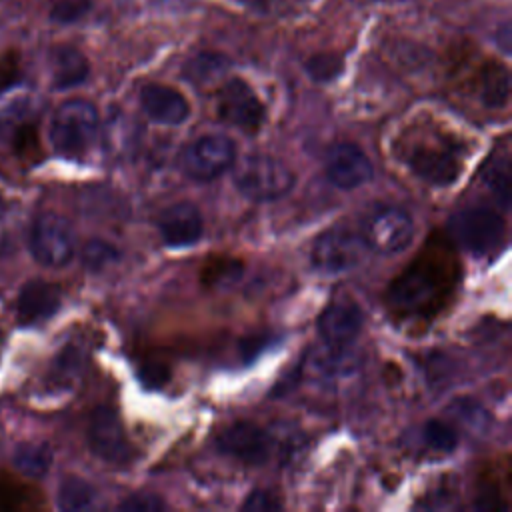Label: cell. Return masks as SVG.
Masks as SVG:
<instances>
[{"label":"cell","instance_id":"obj_1","mask_svg":"<svg viewBox=\"0 0 512 512\" xmlns=\"http://www.w3.org/2000/svg\"><path fill=\"white\" fill-rule=\"evenodd\" d=\"M460 280L458 260L444 238H430L422 252L390 282L386 304L398 318H432Z\"/></svg>","mask_w":512,"mask_h":512},{"label":"cell","instance_id":"obj_2","mask_svg":"<svg viewBox=\"0 0 512 512\" xmlns=\"http://www.w3.org/2000/svg\"><path fill=\"white\" fill-rule=\"evenodd\" d=\"M238 192L254 202H272L292 192L296 176L292 168L270 154H248L234 168Z\"/></svg>","mask_w":512,"mask_h":512},{"label":"cell","instance_id":"obj_3","mask_svg":"<svg viewBox=\"0 0 512 512\" xmlns=\"http://www.w3.org/2000/svg\"><path fill=\"white\" fill-rule=\"evenodd\" d=\"M98 136V110L92 102L74 98L58 106L50 122L52 148L66 158L84 156Z\"/></svg>","mask_w":512,"mask_h":512},{"label":"cell","instance_id":"obj_4","mask_svg":"<svg viewBox=\"0 0 512 512\" xmlns=\"http://www.w3.org/2000/svg\"><path fill=\"white\" fill-rule=\"evenodd\" d=\"M448 234L464 250L476 256H490L504 244L506 224L498 212L472 206L448 218Z\"/></svg>","mask_w":512,"mask_h":512},{"label":"cell","instance_id":"obj_5","mask_svg":"<svg viewBox=\"0 0 512 512\" xmlns=\"http://www.w3.org/2000/svg\"><path fill=\"white\" fill-rule=\"evenodd\" d=\"M32 256L50 268L64 266L74 256V232L70 222L56 212H42L34 218L28 234Z\"/></svg>","mask_w":512,"mask_h":512},{"label":"cell","instance_id":"obj_6","mask_svg":"<svg viewBox=\"0 0 512 512\" xmlns=\"http://www.w3.org/2000/svg\"><path fill=\"white\" fill-rule=\"evenodd\" d=\"M236 160V146L224 134H204L190 142L182 156L180 166L186 176L198 182H210L222 176Z\"/></svg>","mask_w":512,"mask_h":512},{"label":"cell","instance_id":"obj_7","mask_svg":"<svg viewBox=\"0 0 512 512\" xmlns=\"http://www.w3.org/2000/svg\"><path fill=\"white\" fill-rule=\"evenodd\" d=\"M368 252L362 236L346 228H330L322 232L310 250V260L324 274H342L356 268Z\"/></svg>","mask_w":512,"mask_h":512},{"label":"cell","instance_id":"obj_8","mask_svg":"<svg viewBox=\"0 0 512 512\" xmlns=\"http://www.w3.org/2000/svg\"><path fill=\"white\" fill-rule=\"evenodd\" d=\"M404 158L408 168L430 186H450L462 172L458 148L440 140H418Z\"/></svg>","mask_w":512,"mask_h":512},{"label":"cell","instance_id":"obj_9","mask_svg":"<svg viewBox=\"0 0 512 512\" xmlns=\"http://www.w3.org/2000/svg\"><path fill=\"white\" fill-rule=\"evenodd\" d=\"M216 110L222 122L256 134L264 122L266 110L252 86L242 78H230L218 92Z\"/></svg>","mask_w":512,"mask_h":512},{"label":"cell","instance_id":"obj_10","mask_svg":"<svg viewBox=\"0 0 512 512\" xmlns=\"http://www.w3.org/2000/svg\"><path fill=\"white\" fill-rule=\"evenodd\" d=\"M414 238V220L400 206L378 208L364 228L368 248L380 254H396L406 250Z\"/></svg>","mask_w":512,"mask_h":512},{"label":"cell","instance_id":"obj_11","mask_svg":"<svg viewBox=\"0 0 512 512\" xmlns=\"http://www.w3.org/2000/svg\"><path fill=\"white\" fill-rule=\"evenodd\" d=\"M88 444L92 452L114 466H124L132 460V446L126 438L118 414L110 406H96L88 420Z\"/></svg>","mask_w":512,"mask_h":512},{"label":"cell","instance_id":"obj_12","mask_svg":"<svg viewBox=\"0 0 512 512\" xmlns=\"http://www.w3.org/2000/svg\"><path fill=\"white\" fill-rule=\"evenodd\" d=\"M216 448L222 454L232 456V458H236L244 464L258 466V464H264L268 460L272 440L254 422L238 420V422H232L230 426H226L218 434Z\"/></svg>","mask_w":512,"mask_h":512},{"label":"cell","instance_id":"obj_13","mask_svg":"<svg viewBox=\"0 0 512 512\" xmlns=\"http://www.w3.org/2000/svg\"><path fill=\"white\" fill-rule=\"evenodd\" d=\"M374 174L372 160L354 142H340L328 150L326 178L340 190H352L366 184Z\"/></svg>","mask_w":512,"mask_h":512},{"label":"cell","instance_id":"obj_14","mask_svg":"<svg viewBox=\"0 0 512 512\" xmlns=\"http://www.w3.org/2000/svg\"><path fill=\"white\" fill-rule=\"evenodd\" d=\"M160 238L170 248H186L196 244L204 232L200 210L192 202H176L164 208L156 220Z\"/></svg>","mask_w":512,"mask_h":512},{"label":"cell","instance_id":"obj_15","mask_svg":"<svg viewBox=\"0 0 512 512\" xmlns=\"http://www.w3.org/2000/svg\"><path fill=\"white\" fill-rule=\"evenodd\" d=\"M362 324L364 314L360 306L350 300L330 302L316 320L318 334L328 346H350L360 334Z\"/></svg>","mask_w":512,"mask_h":512},{"label":"cell","instance_id":"obj_16","mask_svg":"<svg viewBox=\"0 0 512 512\" xmlns=\"http://www.w3.org/2000/svg\"><path fill=\"white\" fill-rule=\"evenodd\" d=\"M140 106L148 118L164 126H178L190 114L188 100L182 92L166 84H146L140 90Z\"/></svg>","mask_w":512,"mask_h":512},{"label":"cell","instance_id":"obj_17","mask_svg":"<svg viewBox=\"0 0 512 512\" xmlns=\"http://www.w3.org/2000/svg\"><path fill=\"white\" fill-rule=\"evenodd\" d=\"M62 302L60 286L44 280L26 282L16 300V314L22 324H34L50 318Z\"/></svg>","mask_w":512,"mask_h":512},{"label":"cell","instance_id":"obj_18","mask_svg":"<svg viewBox=\"0 0 512 512\" xmlns=\"http://www.w3.org/2000/svg\"><path fill=\"white\" fill-rule=\"evenodd\" d=\"M90 74L86 56L74 46H58L52 52V84L58 90H68L82 84Z\"/></svg>","mask_w":512,"mask_h":512},{"label":"cell","instance_id":"obj_19","mask_svg":"<svg viewBox=\"0 0 512 512\" xmlns=\"http://www.w3.org/2000/svg\"><path fill=\"white\" fill-rule=\"evenodd\" d=\"M478 96L488 108H502L510 96V72L502 62L490 60L478 74Z\"/></svg>","mask_w":512,"mask_h":512},{"label":"cell","instance_id":"obj_20","mask_svg":"<svg viewBox=\"0 0 512 512\" xmlns=\"http://www.w3.org/2000/svg\"><path fill=\"white\" fill-rule=\"evenodd\" d=\"M512 170H510V158L508 154H496L490 158L482 170L484 186L490 190V194L500 202L502 210H508L510 206V192H512Z\"/></svg>","mask_w":512,"mask_h":512},{"label":"cell","instance_id":"obj_21","mask_svg":"<svg viewBox=\"0 0 512 512\" xmlns=\"http://www.w3.org/2000/svg\"><path fill=\"white\" fill-rule=\"evenodd\" d=\"M244 264L232 256H212L200 268V284L204 288H226L240 280Z\"/></svg>","mask_w":512,"mask_h":512},{"label":"cell","instance_id":"obj_22","mask_svg":"<svg viewBox=\"0 0 512 512\" xmlns=\"http://www.w3.org/2000/svg\"><path fill=\"white\" fill-rule=\"evenodd\" d=\"M12 462L28 478H42L52 464V450L44 442H24L14 450Z\"/></svg>","mask_w":512,"mask_h":512},{"label":"cell","instance_id":"obj_23","mask_svg":"<svg viewBox=\"0 0 512 512\" xmlns=\"http://www.w3.org/2000/svg\"><path fill=\"white\" fill-rule=\"evenodd\" d=\"M96 500H98V494L94 486L76 476L62 480L58 488V508L66 512L92 510L96 506Z\"/></svg>","mask_w":512,"mask_h":512},{"label":"cell","instance_id":"obj_24","mask_svg":"<svg viewBox=\"0 0 512 512\" xmlns=\"http://www.w3.org/2000/svg\"><path fill=\"white\" fill-rule=\"evenodd\" d=\"M310 364L316 372L330 378L350 374L356 368L354 354L348 350V346H328V344H324L322 350L310 356Z\"/></svg>","mask_w":512,"mask_h":512},{"label":"cell","instance_id":"obj_25","mask_svg":"<svg viewBox=\"0 0 512 512\" xmlns=\"http://www.w3.org/2000/svg\"><path fill=\"white\" fill-rule=\"evenodd\" d=\"M226 68H228V60L222 54L202 52L192 60H188V64L184 66V76L194 84H204L218 78Z\"/></svg>","mask_w":512,"mask_h":512},{"label":"cell","instance_id":"obj_26","mask_svg":"<svg viewBox=\"0 0 512 512\" xmlns=\"http://www.w3.org/2000/svg\"><path fill=\"white\" fill-rule=\"evenodd\" d=\"M84 366V352L78 346H66L52 366V382L60 386H70L78 380Z\"/></svg>","mask_w":512,"mask_h":512},{"label":"cell","instance_id":"obj_27","mask_svg":"<svg viewBox=\"0 0 512 512\" xmlns=\"http://www.w3.org/2000/svg\"><path fill=\"white\" fill-rule=\"evenodd\" d=\"M118 258H120L118 248L102 238H92L82 248V264L92 272H100L108 268L110 264L118 262Z\"/></svg>","mask_w":512,"mask_h":512},{"label":"cell","instance_id":"obj_28","mask_svg":"<svg viewBox=\"0 0 512 512\" xmlns=\"http://www.w3.org/2000/svg\"><path fill=\"white\" fill-rule=\"evenodd\" d=\"M38 492L14 480H0V510H22L36 506Z\"/></svg>","mask_w":512,"mask_h":512},{"label":"cell","instance_id":"obj_29","mask_svg":"<svg viewBox=\"0 0 512 512\" xmlns=\"http://www.w3.org/2000/svg\"><path fill=\"white\" fill-rule=\"evenodd\" d=\"M308 76L314 80V82H332L336 76H340L342 68H344V62L338 54H332V52H320V54H314L306 60L304 64Z\"/></svg>","mask_w":512,"mask_h":512},{"label":"cell","instance_id":"obj_30","mask_svg":"<svg viewBox=\"0 0 512 512\" xmlns=\"http://www.w3.org/2000/svg\"><path fill=\"white\" fill-rule=\"evenodd\" d=\"M424 442L434 452H452L458 444V436L452 426H448L444 420H428L422 430Z\"/></svg>","mask_w":512,"mask_h":512},{"label":"cell","instance_id":"obj_31","mask_svg":"<svg viewBox=\"0 0 512 512\" xmlns=\"http://www.w3.org/2000/svg\"><path fill=\"white\" fill-rule=\"evenodd\" d=\"M8 144L24 160H38V156H40V138H38V130L32 120L18 126L14 130V134L8 138Z\"/></svg>","mask_w":512,"mask_h":512},{"label":"cell","instance_id":"obj_32","mask_svg":"<svg viewBox=\"0 0 512 512\" xmlns=\"http://www.w3.org/2000/svg\"><path fill=\"white\" fill-rule=\"evenodd\" d=\"M32 120V108L26 100H14L0 110V140L8 142L18 126Z\"/></svg>","mask_w":512,"mask_h":512},{"label":"cell","instance_id":"obj_33","mask_svg":"<svg viewBox=\"0 0 512 512\" xmlns=\"http://www.w3.org/2000/svg\"><path fill=\"white\" fill-rule=\"evenodd\" d=\"M164 508H166V502L152 492L132 494L118 504V510H128V512H160Z\"/></svg>","mask_w":512,"mask_h":512},{"label":"cell","instance_id":"obj_34","mask_svg":"<svg viewBox=\"0 0 512 512\" xmlns=\"http://www.w3.org/2000/svg\"><path fill=\"white\" fill-rule=\"evenodd\" d=\"M138 378L146 388H160L170 380V368L160 360H146L138 368Z\"/></svg>","mask_w":512,"mask_h":512},{"label":"cell","instance_id":"obj_35","mask_svg":"<svg viewBox=\"0 0 512 512\" xmlns=\"http://www.w3.org/2000/svg\"><path fill=\"white\" fill-rule=\"evenodd\" d=\"M88 8H90V4L84 0H64L52 8V20L70 24V22L80 20L88 12Z\"/></svg>","mask_w":512,"mask_h":512},{"label":"cell","instance_id":"obj_36","mask_svg":"<svg viewBox=\"0 0 512 512\" xmlns=\"http://www.w3.org/2000/svg\"><path fill=\"white\" fill-rule=\"evenodd\" d=\"M242 510L272 512V510H282V504L278 502V498L272 492H268V490H254L242 502Z\"/></svg>","mask_w":512,"mask_h":512},{"label":"cell","instance_id":"obj_37","mask_svg":"<svg viewBox=\"0 0 512 512\" xmlns=\"http://www.w3.org/2000/svg\"><path fill=\"white\" fill-rule=\"evenodd\" d=\"M8 240H10V230L6 228V206L0 200V250L6 248Z\"/></svg>","mask_w":512,"mask_h":512},{"label":"cell","instance_id":"obj_38","mask_svg":"<svg viewBox=\"0 0 512 512\" xmlns=\"http://www.w3.org/2000/svg\"><path fill=\"white\" fill-rule=\"evenodd\" d=\"M240 2L254 10H268L274 4V0H240Z\"/></svg>","mask_w":512,"mask_h":512}]
</instances>
